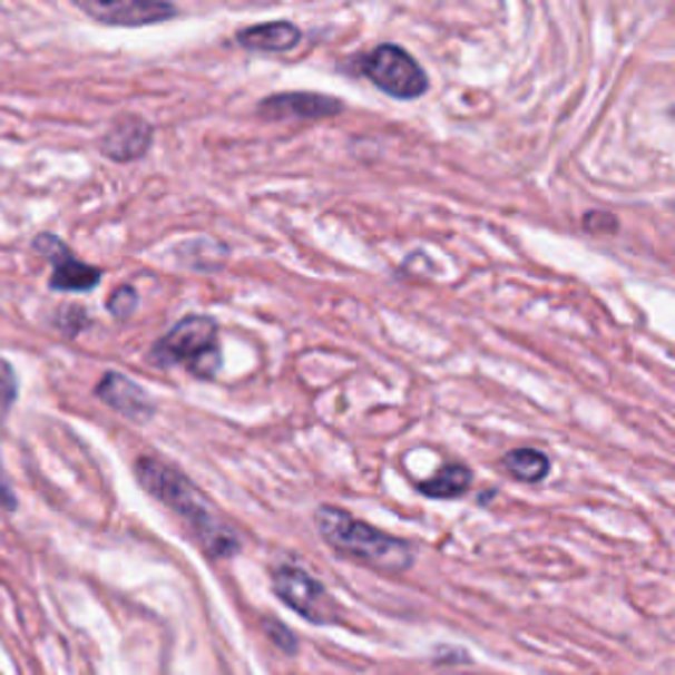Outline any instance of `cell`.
<instances>
[{
  "instance_id": "obj_1",
  "label": "cell",
  "mask_w": 675,
  "mask_h": 675,
  "mask_svg": "<svg viewBox=\"0 0 675 675\" xmlns=\"http://www.w3.org/2000/svg\"><path fill=\"white\" fill-rule=\"evenodd\" d=\"M135 472H138L140 483L150 497L159 499L162 505H167L172 512L188 522L200 547L209 551L212 557H229L238 551L241 541L235 530L219 520V515L204 499V493L183 472L154 457H140Z\"/></svg>"
},
{
  "instance_id": "obj_2",
  "label": "cell",
  "mask_w": 675,
  "mask_h": 675,
  "mask_svg": "<svg viewBox=\"0 0 675 675\" xmlns=\"http://www.w3.org/2000/svg\"><path fill=\"white\" fill-rule=\"evenodd\" d=\"M314 522H317L320 536L335 551L368 567H375L380 573H404L414 562V551L407 541L356 520L354 515L343 512V509L322 505L314 515Z\"/></svg>"
},
{
  "instance_id": "obj_3",
  "label": "cell",
  "mask_w": 675,
  "mask_h": 675,
  "mask_svg": "<svg viewBox=\"0 0 675 675\" xmlns=\"http://www.w3.org/2000/svg\"><path fill=\"white\" fill-rule=\"evenodd\" d=\"M150 362L159 368L185 364L193 375L214 378L222 368V351L217 341V322L204 314L179 320L169 335H164L150 351Z\"/></svg>"
},
{
  "instance_id": "obj_4",
  "label": "cell",
  "mask_w": 675,
  "mask_h": 675,
  "mask_svg": "<svg viewBox=\"0 0 675 675\" xmlns=\"http://www.w3.org/2000/svg\"><path fill=\"white\" fill-rule=\"evenodd\" d=\"M364 77L399 100H414L428 92V75L404 48L385 42L364 61Z\"/></svg>"
},
{
  "instance_id": "obj_5",
  "label": "cell",
  "mask_w": 675,
  "mask_h": 675,
  "mask_svg": "<svg viewBox=\"0 0 675 675\" xmlns=\"http://www.w3.org/2000/svg\"><path fill=\"white\" fill-rule=\"evenodd\" d=\"M272 588L293 613L306 617L314 626H327V623L338 620L333 596L325 591L320 580H314L299 567H277L275 576H272Z\"/></svg>"
},
{
  "instance_id": "obj_6",
  "label": "cell",
  "mask_w": 675,
  "mask_h": 675,
  "mask_svg": "<svg viewBox=\"0 0 675 675\" xmlns=\"http://www.w3.org/2000/svg\"><path fill=\"white\" fill-rule=\"evenodd\" d=\"M80 9L96 21L114 27H146L177 13L175 6L156 3V0H148V3L143 0H85Z\"/></svg>"
},
{
  "instance_id": "obj_7",
  "label": "cell",
  "mask_w": 675,
  "mask_h": 675,
  "mask_svg": "<svg viewBox=\"0 0 675 675\" xmlns=\"http://www.w3.org/2000/svg\"><path fill=\"white\" fill-rule=\"evenodd\" d=\"M35 248L53 264V277H50V288L56 291H90L100 283V270L90 267V264L77 262L71 251L63 246L59 238L42 233L35 238Z\"/></svg>"
},
{
  "instance_id": "obj_8",
  "label": "cell",
  "mask_w": 675,
  "mask_h": 675,
  "mask_svg": "<svg viewBox=\"0 0 675 675\" xmlns=\"http://www.w3.org/2000/svg\"><path fill=\"white\" fill-rule=\"evenodd\" d=\"M343 111L338 98L320 96V92H280L262 100L258 114L264 119H327Z\"/></svg>"
},
{
  "instance_id": "obj_9",
  "label": "cell",
  "mask_w": 675,
  "mask_h": 675,
  "mask_svg": "<svg viewBox=\"0 0 675 675\" xmlns=\"http://www.w3.org/2000/svg\"><path fill=\"white\" fill-rule=\"evenodd\" d=\"M96 393L104 404L117 409L119 414H125L129 420L148 422L154 418V401H150L148 393L129 378L117 375V372H109V375L100 378Z\"/></svg>"
},
{
  "instance_id": "obj_10",
  "label": "cell",
  "mask_w": 675,
  "mask_h": 675,
  "mask_svg": "<svg viewBox=\"0 0 675 675\" xmlns=\"http://www.w3.org/2000/svg\"><path fill=\"white\" fill-rule=\"evenodd\" d=\"M150 138H154V133H150L148 121L140 117H119L109 127L100 148L114 162H135L146 154Z\"/></svg>"
},
{
  "instance_id": "obj_11",
  "label": "cell",
  "mask_w": 675,
  "mask_h": 675,
  "mask_svg": "<svg viewBox=\"0 0 675 675\" xmlns=\"http://www.w3.org/2000/svg\"><path fill=\"white\" fill-rule=\"evenodd\" d=\"M301 40V30L291 21H270V25L248 27L238 32V42L248 50H262V53H283V50L296 48Z\"/></svg>"
},
{
  "instance_id": "obj_12",
  "label": "cell",
  "mask_w": 675,
  "mask_h": 675,
  "mask_svg": "<svg viewBox=\"0 0 675 675\" xmlns=\"http://www.w3.org/2000/svg\"><path fill=\"white\" fill-rule=\"evenodd\" d=\"M472 472L464 464H447L433 478L420 480L418 491L430 499H457L470 491Z\"/></svg>"
},
{
  "instance_id": "obj_13",
  "label": "cell",
  "mask_w": 675,
  "mask_h": 675,
  "mask_svg": "<svg viewBox=\"0 0 675 675\" xmlns=\"http://www.w3.org/2000/svg\"><path fill=\"white\" fill-rule=\"evenodd\" d=\"M505 470L512 476L515 480H522V483H541L544 478L549 476L551 462L544 451L538 449H512L507 451L505 459H501Z\"/></svg>"
},
{
  "instance_id": "obj_14",
  "label": "cell",
  "mask_w": 675,
  "mask_h": 675,
  "mask_svg": "<svg viewBox=\"0 0 675 675\" xmlns=\"http://www.w3.org/2000/svg\"><path fill=\"white\" fill-rule=\"evenodd\" d=\"M17 375H13V368L6 359H0V414L6 412L13 404V399H17Z\"/></svg>"
},
{
  "instance_id": "obj_15",
  "label": "cell",
  "mask_w": 675,
  "mask_h": 675,
  "mask_svg": "<svg viewBox=\"0 0 675 675\" xmlns=\"http://www.w3.org/2000/svg\"><path fill=\"white\" fill-rule=\"evenodd\" d=\"M135 306H138V296H135L133 288H119L109 301V309L117 317H129Z\"/></svg>"
},
{
  "instance_id": "obj_16",
  "label": "cell",
  "mask_w": 675,
  "mask_h": 675,
  "mask_svg": "<svg viewBox=\"0 0 675 675\" xmlns=\"http://www.w3.org/2000/svg\"><path fill=\"white\" fill-rule=\"evenodd\" d=\"M584 225H586L588 233H615V229H617V219L613 217V214H607V212H591L584 219Z\"/></svg>"
},
{
  "instance_id": "obj_17",
  "label": "cell",
  "mask_w": 675,
  "mask_h": 675,
  "mask_svg": "<svg viewBox=\"0 0 675 675\" xmlns=\"http://www.w3.org/2000/svg\"><path fill=\"white\" fill-rule=\"evenodd\" d=\"M264 628H267V634L272 642H275L280 649H288V652H296V638H293V634L288 628L280 626L277 620H267L264 623Z\"/></svg>"
}]
</instances>
